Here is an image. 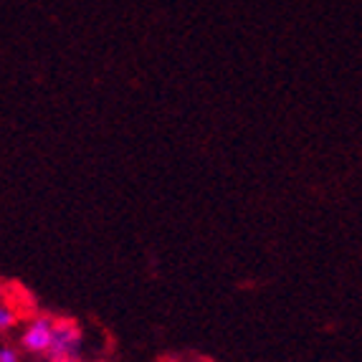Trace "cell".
Instances as JSON below:
<instances>
[{"mask_svg": "<svg viewBox=\"0 0 362 362\" xmlns=\"http://www.w3.org/2000/svg\"><path fill=\"white\" fill-rule=\"evenodd\" d=\"M84 352V332L78 322L74 320H56V332L51 350L46 360L51 362H78Z\"/></svg>", "mask_w": 362, "mask_h": 362, "instance_id": "6da1fadb", "label": "cell"}, {"mask_svg": "<svg viewBox=\"0 0 362 362\" xmlns=\"http://www.w3.org/2000/svg\"><path fill=\"white\" fill-rule=\"evenodd\" d=\"M54 332H56V317H51V314H36L23 327V332H21V350L28 352V355L46 357L51 350V342H54Z\"/></svg>", "mask_w": 362, "mask_h": 362, "instance_id": "7a4b0ae2", "label": "cell"}, {"mask_svg": "<svg viewBox=\"0 0 362 362\" xmlns=\"http://www.w3.org/2000/svg\"><path fill=\"white\" fill-rule=\"evenodd\" d=\"M16 325H18V312L8 302H0V332H8Z\"/></svg>", "mask_w": 362, "mask_h": 362, "instance_id": "3957f363", "label": "cell"}, {"mask_svg": "<svg viewBox=\"0 0 362 362\" xmlns=\"http://www.w3.org/2000/svg\"><path fill=\"white\" fill-rule=\"evenodd\" d=\"M0 362H23V355L13 344H0Z\"/></svg>", "mask_w": 362, "mask_h": 362, "instance_id": "277c9868", "label": "cell"}, {"mask_svg": "<svg viewBox=\"0 0 362 362\" xmlns=\"http://www.w3.org/2000/svg\"><path fill=\"white\" fill-rule=\"evenodd\" d=\"M43 362H51V360H43Z\"/></svg>", "mask_w": 362, "mask_h": 362, "instance_id": "5b68a950", "label": "cell"}]
</instances>
